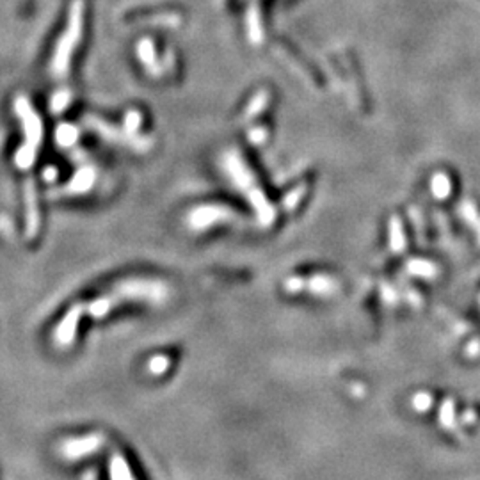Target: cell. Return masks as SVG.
<instances>
[{
  "label": "cell",
  "mask_w": 480,
  "mask_h": 480,
  "mask_svg": "<svg viewBox=\"0 0 480 480\" xmlns=\"http://www.w3.org/2000/svg\"><path fill=\"white\" fill-rule=\"evenodd\" d=\"M168 367H169V360L165 356H155L153 360L150 361V365H148L150 372H151V374H155V375H158V374H162V372H165V370H168Z\"/></svg>",
  "instance_id": "cell-5"
},
{
  "label": "cell",
  "mask_w": 480,
  "mask_h": 480,
  "mask_svg": "<svg viewBox=\"0 0 480 480\" xmlns=\"http://www.w3.org/2000/svg\"><path fill=\"white\" fill-rule=\"evenodd\" d=\"M110 476H113V480H134L127 461L121 455H114L113 461H110Z\"/></svg>",
  "instance_id": "cell-3"
},
{
  "label": "cell",
  "mask_w": 480,
  "mask_h": 480,
  "mask_svg": "<svg viewBox=\"0 0 480 480\" xmlns=\"http://www.w3.org/2000/svg\"><path fill=\"white\" fill-rule=\"evenodd\" d=\"M454 402L447 400L443 404L441 411H439V420H441V425L445 429H455V417H454Z\"/></svg>",
  "instance_id": "cell-4"
},
{
  "label": "cell",
  "mask_w": 480,
  "mask_h": 480,
  "mask_svg": "<svg viewBox=\"0 0 480 480\" xmlns=\"http://www.w3.org/2000/svg\"><path fill=\"white\" fill-rule=\"evenodd\" d=\"M432 404V398L429 393H418L417 397L413 398V405L417 411H427Z\"/></svg>",
  "instance_id": "cell-7"
},
{
  "label": "cell",
  "mask_w": 480,
  "mask_h": 480,
  "mask_svg": "<svg viewBox=\"0 0 480 480\" xmlns=\"http://www.w3.org/2000/svg\"><path fill=\"white\" fill-rule=\"evenodd\" d=\"M436 185H438V187H436V194H438L439 198H445V196L448 194V191H450L448 182L445 180V178H438V180H436Z\"/></svg>",
  "instance_id": "cell-8"
},
{
  "label": "cell",
  "mask_w": 480,
  "mask_h": 480,
  "mask_svg": "<svg viewBox=\"0 0 480 480\" xmlns=\"http://www.w3.org/2000/svg\"><path fill=\"white\" fill-rule=\"evenodd\" d=\"M411 272L422 274V276H432V274H436V269L429 262H413L411 263Z\"/></svg>",
  "instance_id": "cell-6"
},
{
  "label": "cell",
  "mask_w": 480,
  "mask_h": 480,
  "mask_svg": "<svg viewBox=\"0 0 480 480\" xmlns=\"http://www.w3.org/2000/svg\"><path fill=\"white\" fill-rule=\"evenodd\" d=\"M80 306H75L72 308L70 312H68V315L64 317L63 322L57 326L56 329V341L59 343V346H70L73 341V338H75V331H77V324H79V319H80Z\"/></svg>",
  "instance_id": "cell-2"
},
{
  "label": "cell",
  "mask_w": 480,
  "mask_h": 480,
  "mask_svg": "<svg viewBox=\"0 0 480 480\" xmlns=\"http://www.w3.org/2000/svg\"><path fill=\"white\" fill-rule=\"evenodd\" d=\"M101 445V436L93 434V436H84V438H73L68 439L63 443L61 447V454L66 459H79L84 457L87 454H93L100 448Z\"/></svg>",
  "instance_id": "cell-1"
}]
</instances>
